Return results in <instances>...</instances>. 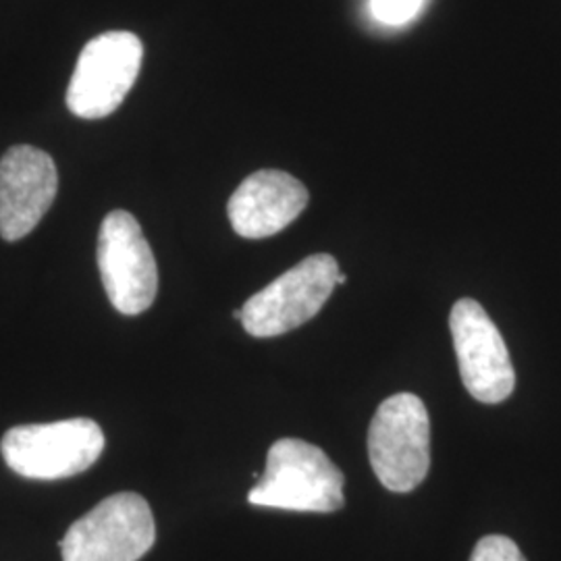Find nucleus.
Masks as SVG:
<instances>
[{
	"mask_svg": "<svg viewBox=\"0 0 561 561\" xmlns=\"http://www.w3.org/2000/svg\"><path fill=\"white\" fill-rule=\"evenodd\" d=\"M343 474L321 447L301 439H279L248 502L287 512L331 514L343 507Z\"/></svg>",
	"mask_w": 561,
	"mask_h": 561,
	"instance_id": "obj_1",
	"label": "nucleus"
},
{
	"mask_svg": "<svg viewBox=\"0 0 561 561\" xmlns=\"http://www.w3.org/2000/svg\"><path fill=\"white\" fill-rule=\"evenodd\" d=\"M104 435L90 419L23 424L9 428L0 443L4 463L20 477L59 481L85 472L101 458Z\"/></svg>",
	"mask_w": 561,
	"mask_h": 561,
	"instance_id": "obj_2",
	"label": "nucleus"
},
{
	"mask_svg": "<svg viewBox=\"0 0 561 561\" xmlns=\"http://www.w3.org/2000/svg\"><path fill=\"white\" fill-rule=\"evenodd\" d=\"M368 458L385 489L410 493L431 468V421L419 396L382 401L368 428Z\"/></svg>",
	"mask_w": 561,
	"mask_h": 561,
	"instance_id": "obj_3",
	"label": "nucleus"
},
{
	"mask_svg": "<svg viewBox=\"0 0 561 561\" xmlns=\"http://www.w3.org/2000/svg\"><path fill=\"white\" fill-rule=\"evenodd\" d=\"M157 526L138 493H117L99 503L60 539L62 561H140L154 545Z\"/></svg>",
	"mask_w": 561,
	"mask_h": 561,
	"instance_id": "obj_4",
	"label": "nucleus"
},
{
	"mask_svg": "<svg viewBox=\"0 0 561 561\" xmlns=\"http://www.w3.org/2000/svg\"><path fill=\"white\" fill-rule=\"evenodd\" d=\"M340 277L331 254H312L268 283L241 306V324L252 337L285 335L321 312Z\"/></svg>",
	"mask_w": 561,
	"mask_h": 561,
	"instance_id": "obj_5",
	"label": "nucleus"
},
{
	"mask_svg": "<svg viewBox=\"0 0 561 561\" xmlns=\"http://www.w3.org/2000/svg\"><path fill=\"white\" fill-rule=\"evenodd\" d=\"M144 46L131 32H104L81 50L67 88V106L81 119L115 113L140 73Z\"/></svg>",
	"mask_w": 561,
	"mask_h": 561,
	"instance_id": "obj_6",
	"label": "nucleus"
},
{
	"mask_svg": "<svg viewBox=\"0 0 561 561\" xmlns=\"http://www.w3.org/2000/svg\"><path fill=\"white\" fill-rule=\"evenodd\" d=\"M96 261L104 291L117 312L136 317L152 306L159 291V268L134 215L113 210L104 217Z\"/></svg>",
	"mask_w": 561,
	"mask_h": 561,
	"instance_id": "obj_7",
	"label": "nucleus"
},
{
	"mask_svg": "<svg viewBox=\"0 0 561 561\" xmlns=\"http://www.w3.org/2000/svg\"><path fill=\"white\" fill-rule=\"evenodd\" d=\"M449 329L468 393L482 403H502L514 393L516 373L497 324L481 304L470 298L456 301Z\"/></svg>",
	"mask_w": 561,
	"mask_h": 561,
	"instance_id": "obj_8",
	"label": "nucleus"
},
{
	"mask_svg": "<svg viewBox=\"0 0 561 561\" xmlns=\"http://www.w3.org/2000/svg\"><path fill=\"white\" fill-rule=\"evenodd\" d=\"M59 190L57 164L34 146H13L0 161V236H30L53 206Z\"/></svg>",
	"mask_w": 561,
	"mask_h": 561,
	"instance_id": "obj_9",
	"label": "nucleus"
},
{
	"mask_svg": "<svg viewBox=\"0 0 561 561\" xmlns=\"http://www.w3.org/2000/svg\"><path fill=\"white\" fill-rule=\"evenodd\" d=\"M308 190L294 175L262 169L241 181L227 204L233 231L245 240L277 236L308 206Z\"/></svg>",
	"mask_w": 561,
	"mask_h": 561,
	"instance_id": "obj_10",
	"label": "nucleus"
},
{
	"mask_svg": "<svg viewBox=\"0 0 561 561\" xmlns=\"http://www.w3.org/2000/svg\"><path fill=\"white\" fill-rule=\"evenodd\" d=\"M470 561H526L520 547L502 535H489L477 542Z\"/></svg>",
	"mask_w": 561,
	"mask_h": 561,
	"instance_id": "obj_11",
	"label": "nucleus"
},
{
	"mask_svg": "<svg viewBox=\"0 0 561 561\" xmlns=\"http://www.w3.org/2000/svg\"><path fill=\"white\" fill-rule=\"evenodd\" d=\"M422 0H370V11L377 20L387 25H401L416 18Z\"/></svg>",
	"mask_w": 561,
	"mask_h": 561,
	"instance_id": "obj_12",
	"label": "nucleus"
},
{
	"mask_svg": "<svg viewBox=\"0 0 561 561\" xmlns=\"http://www.w3.org/2000/svg\"><path fill=\"white\" fill-rule=\"evenodd\" d=\"M345 279H347V277H345L343 273H340V277H337V285H341V283H345Z\"/></svg>",
	"mask_w": 561,
	"mask_h": 561,
	"instance_id": "obj_13",
	"label": "nucleus"
}]
</instances>
